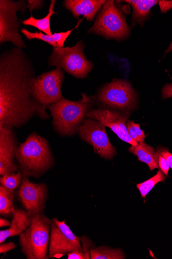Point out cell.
<instances>
[{
    "mask_svg": "<svg viewBox=\"0 0 172 259\" xmlns=\"http://www.w3.org/2000/svg\"><path fill=\"white\" fill-rule=\"evenodd\" d=\"M36 77L33 61L24 49L15 46L0 56V126L19 129L35 116L50 119L33 96Z\"/></svg>",
    "mask_w": 172,
    "mask_h": 259,
    "instance_id": "obj_1",
    "label": "cell"
},
{
    "mask_svg": "<svg viewBox=\"0 0 172 259\" xmlns=\"http://www.w3.org/2000/svg\"><path fill=\"white\" fill-rule=\"evenodd\" d=\"M16 159L23 176L37 179L51 170L55 164L48 140L35 132L19 144Z\"/></svg>",
    "mask_w": 172,
    "mask_h": 259,
    "instance_id": "obj_2",
    "label": "cell"
},
{
    "mask_svg": "<svg viewBox=\"0 0 172 259\" xmlns=\"http://www.w3.org/2000/svg\"><path fill=\"white\" fill-rule=\"evenodd\" d=\"M82 99L78 102L63 98L59 102L48 106L53 117L52 124L61 136H73L78 133L92 104L90 97L81 93Z\"/></svg>",
    "mask_w": 172,
    "mask_h": 259,
    "instance_id": "obj_3",
    "label": "cell"
},
{
    "mask_svg": "<svg viewBox=\"0 0 172 259\" xmlns=\"http://www.w3.org/2000/svg\"><path fill=\"white\" fill-rule=\"evenodd\" d=\"M52 219L34 214L29 227L19 235L22 253L28 259H48Z\"/></svg>",
    "mask_w": 172,
    "mask_h": 259,
    "instance_id": "obj_4",
    "label": "cell"
},
{
    "mask_svg": "<svg viewBox=\"0 0 172 259\" xmlns=\"http://www.w3.org/2000/svg\"><path fill=\"white\" fill-rule=\"evenodd\" d=\"M85 45L81 40L73 47L53 48L49 57V66L63 69L68 74L77 79H84L91 71L94 64L88 61L84 53Z\"/></svg>",
    "mask_w": 172,
    "mask_h": 259,
    "instance_id": "obj_5",
    "label": "cell"
},
{
    "mask_svg": "<svg viewBox=\"0 0 172 259\" xmlns=\"http://www.w3.org/2000/svg\"><path fill=\"white\" fill-rule=\"evenodd\" d=\"M88 34L101 35L107 39L124 40L130 35V28L124 15L112 0L106 1Z\"/></svg>",
    "mask_w": 172,
    "mask_h": 259,
    "instance_id": "obj_6",
    "label": "cell"
},
{
    "mask_svg": "<svg viewBox=\"0 0 172 259\" xmlns=\"http://www.w3.org/2000/svg\"><path fill=\"white\" fill-rule=\"evenodd\" d=\"M27 8L25 0H0V44L11 42L19 48H26L20 34V20L16 13L24 15Z\"/></svg>",
    "mask_w": 172,
    "mask_h": 259,
    "instance_id": "obj_7",
    "label": "cell"
},
{
    "mask_svg": "<svg viewBox=\"0 0 172 259\" xmlns=\"http://www.w3.org/2000/svg\"><path fill=\"white\" fill-rule=\"evenodd\" d=\"M64 73L60 67L36 77L32 83L33 96L44 111L48 106L59 102L62 98V86Z\"/></svg>",
    "mask_w": 172,
    "mask_h": 259,
    "instance_id": "obj_8",
    "label": "cell"
},
{
    "mask_svg": "<svg viewBox=\"0 0 172 259\" xmlns=\"http://www.w3.org/2000/svg\"><path fill=\"white\" fill-rule=\"evenodd\" d=\"M65 221H60L58 218L52 219L48 247L50 258H60L74 251L84 252L80 238L73 233Z\"/></svg>",
    "mask_w": 172,
    "mask_h": 259,
    "instance_id": "obj_9",
    "label": "cell"
},
{
    "mask_svg": "<svg viewBox=\"0 0 172 259\" xmlns=\"http://www.w3.org/2000/svg\"><path fill=\"white\" fill-rule=\"evenodd\" d=\"M80 138L91 145L95 153L106 160H112L116 150L107 135L106 127L90 118L85 120L78 132Z\"/></svg>",
    "mask_w": 172,
    "mask_h": 259,
    "instance_id": "obj_10",
    "label": "cell"
},
{
    "mask_svg": "<svg viewBox=\"0 0 172 259\" xmlns=\"http://www.w3.org/2000/svg\"><path fill=\"white\" fill-rule=\"evenodd\" d=\"M97 99L102 104L119 110H132L136 103V94L131 84L119 79L104 85Z\"/></svg>",
    "mask_w": 172,
    "mask_h": 259,
    "instance_id": "obj_11",
    "label": "cell"
},
{
    "mask_svg": "<svg viewBox=\"0 0 172 259\" xmlns=\"http://www.w3.org/2000/svg\"><path fill=\"white\" fill-rule=\"evenodd\" d=\"M48 195V187L45 183L32 182L29 177H23L17 197L27 212L32 215L44 214Z\"/></svg>",
    "mask_w": 172,
    "mask_h": 259,
    "instance_id": "obj_12",
    "label": "cell"
},
{
    "mask_svg": "<svg viewBox=\"0 0 172 259\" xmlns=\"http://www.w3.org/2000/svg\"><path fill=\"white\" fill-rule=\"evenodd\" d=\"M86 116L110 128L120 139L125 142L134 146L139 145L131 137L126 126V122L129 117L127 114H122L111 110L99 108L90 110L87 113Z\"/></svg>",
    "mask_w": 172,
    "mask_h": 259,
    "instance_id": "obj_13",
    "label": "cell"
},
{
    "mask_svg": "<svg viewBox=\"0 0 172 259\" xmlns=\"http://www.w3.org/2000/svg\"><path fill=\"white\" fill-rule=\"evenodd\" d=\"M18 147L16 134L13 128L0 126V175L20 171L15 161Z\"/></svg>",
    "mask_w": 172,
    "mask_h": 259,
    "instance_id": "obj_14",
    "label": "cell"
},
{
    "mask_svg": "<svg viewBox=\"0 0 172 259\" xmlns=\"http://www.w3.org/2000/svg\"><path fill=\"white\" fill-rule=\"evenodd\" d=\"M105 2V0H65L63 6L72 13L73 17L79 19L80 16H84L91 21Z\"/></svg>",
    "mask_w": 172,
    "mask_h": 259,
    "instance_id": "obj_15",
    "label": "cell"
},
{
    "mask_svg": "<svg viewBox=\"0 0 172 259\" xmlns=\"http://www.w3.org/2000/svg\"><path fill=\"white\" fill-rule=\"evenodd\" d=\"M12 211L13 219L10 228L0 231V244L4 243L9 238L20 235L31 224L33 215L26 210L17 209L14 206Z\"/></svg>",
    "mask_w": 172,
    "mask_h": 259,
    "instance_id": "obj_16",
    "label": "cell"
},
{
    "mask_svg": "<svg viewBox=\"0 0 172 259\" xmlns=\"http://www.w3.org/2000/svg\"><path fill=\"white\" fill-rule=\"evenodd\" d=\"M126 2L133 7V26L138 23L142 27L150 15L151 9L158 3L157 0H128Z\"/></svg>",
    "mask_w": 172,
    "mask_h": 259,
    "instance_id": "obj_17",
    "label": "cell"
},
{
    "mask_svg": "<svg viewBox=\"0 0 172 259\" xmlns=\"http://www.w3.org/2000/svg\"><path fill=\"white\" fill-rule=\"evenodd\" d=\"M74 30L75 29L66 32L55 33L52 35L44 34L41 32L32 33L25 29H22L21 32L30 40L38 39L51 45L54 48H62L66 40Z\"/></svg>",
    "mask_w": 172,
    "mask_h": 259,
    "instance_id": "obj_18",
    "label": "cell"
},
{
    "mask_svg": "<svg viewBox=\"0 0 172 259\" xmlns=\"http://www.w3.org/2000/svg\"><path fill=\"white\" fill-rule=\"evenodd\" d=\"M129 151L137 156L139 161L147 164L151 171L156 169H159L154 158L156 152L155 149L147 145L144 141L137 146H132L129 149Z\"/></svg>",
    "mask_w": 172,
    "mask_h": 259,
    "instance_id": "obj_19",
    "label": "cell"
},
{
    "mask_svg": "<svg viewBox=\"0 0 172 259\" xmlns=\"http://www.w3.org/2000/svg\"><path fill=\"white\" fill-rule=\"evenodd\" d=\"M56 3V0H52L48 14L45 17L36 19L32 14L30 18L22 21V23L24 25L35 27L46 35H52L51 18L53 15L58 14V12L54 11Z\"/></svg>",
    "mask_w": 172,
    "mask_h": 259,
    "instance_id": "obj_20",
    "label": "cell"
},
{
    "mask_svg": "<svg viewBox=\"0 0 172 259\" xmlns=\"http://www.w3.org/2000/svg\"><path fill=\"white\" fill-rule=\"evenodd\" d=\"M15 194V190H8L0 185V215L2 217L13 218L12 209L14 207L13 202Z\"/></svg>",
    "mask_w": 172,
    "mask_h": 259,
    "instance_id": "obj_21",
    "label": "cell"
},
{
    "mask_svg": "<svg viewBox=\"0 0 172 259\" xmlns=\"http://www.w3.org/2000/svg\"><path fill=\"white\" fill-rule=\"evenodd\" d=\"M91 259H122L125 258L124 252L120 249H113L102 246L91 250Z\"/></svg>",
    "mask_w": 172,
    "mask_h": 259,
    "instance_id": "obj_22",
    "label": "cell"
},
{
    "mask_svg": "<svg viewBox=\"0 0 172 259\" xmlns=\"http://www.w3.org/2000/svg\"><path fill=\"white\" fill-rule=\"evenodd\" d=\"M167 177L160 170L158 171L156 175L149 180L137 184V187L141 193L142 198H145L157 184L160 182H164Z\"/></svg>",
    "mask_w": 172,
    "mask_h": 259,
    "instance_id": "obj_23",
    "label": "cell"
},
{
    "mask_svg": "<svg viewBox=\"0 0 172 259\" xmlns=\"http://www.w3.org/2000/svg\"><path fill=\"white\" fill-rule=\"evenodd\" d=\"M23 175L20 171L18 172L1 176L0 183H1V185L7 189L15 191L20 187L23 180Z\"/></svg>",
    "mask_w": 172,
    "mask_h": 259,
    "instance_id": "obj_24",
    "label": "cell"
},
{
    "mask_svg": "<svg viewBox=\"0 0 172 259\" xmlns=\"http://www.w3.org/2000/svg\"><path fill=\"white\" fill-rule=\"evenodd\" d=\"M127 128L131 137L138 143L143 142L146 135L144 131L140 128V125L137 124L133 121H129L127 123Z\"/></svg>",
    "mask_w": 172,
    "mask_h": 259,
    "instance_id": "obj_25",
    "label": "cell"
},
{
    "mask_svg": "<svg viewBox=\"0 0 172 259\" xmlns=\"http://www.w3.org/2000/svg\"><path fill=\"white\" fill-rule=\"evenodd\" d=\"M154 158L158 164L159 168L164 174L168 176L170 168L166 159L157 151L155 153Z\"/></svg>",
    "mask_w": 172,
    "mask_h": 259,
    "instance_id": "obj_26",
    "label": "cell"
},
{
    "mask_svg": "<svg viewBox=\"0 0 172 259\" xmlns=\"http://www.w3.org/2000/svg\"><path fill=\"white\" fill-rule=\"evenodd\" d=\"M168 150V148L164 147H158L157 149V151L163 156L167 162L169 168L172 169V153Z\"/></svg>",
    "mask_w": 172,
    "mask_h": 259,
    "instance_id": "obj_27",
    "label": "cell"
},
{
    "mask_svg": "<svg viewBox=\"0 0 172 259\" xmlns=\"http://www.w3.org/2000/svg\"><path fill=\"white\" fill-rule=\"evenodd\" d=\"M28 8L32 14L33 11L43 8L45 2L42 0H28Z\"/></svg>",
    "mask_w": 172,
    "mask_h": 259,
    "instance_id": "obj_28",
    "label": "cell"
},
{
    "mask_svg": "<svg viewBox=\"0 0 172 259\" xmlns=\"http://www.w3.org/2000/svg\"><path fill=\"white\" fill-rule=\"evenodd\" d=\"M81 240L83 246V249L85 255V258H90V252L91 249H90V246H89L91 245L90 243L92 241L87 239V238L85 237H81Z\"/></svg>",
    "mask_w": 172,
    "mask_h": 259,
    "instance_id": "obj_29",
    "label": "cell"
},
{
    "mask_svg": "<svg viewBox=\"0 0 172 259\" xmlns=\"http://www.w3.org/2000/svg\"><path fill=\"white\" fill-rule=\"evenodd\" d=\"M161 12L162 13H166L169 10L172 9V1H165V0H160L158 2Z\"/></svg>",
    "mask_w": 172,
    "mask_h": 259,
    "instance_id": "obj_30",
    "label": "cell"
},
{
    "mask_svg": "<svg viewBox=\"0 0 172 259\" xmlns=\"http://www.w3.org/2000/svg\"><path fill=\"white\" fill-rule=\"evenodd\" d=\"M16 246L14 243L10 242L0 245V253L6 254L8 252L15 249Z\"/></svg>",
    "mask_w": 172,
    "mask_h": 259,
    "instance_id": "obj_31",
    "label": "cell"
},
{
    "mask_svg": "<svg viewBox=\"0 0 172 259\" xmlns=\"http://www.w3.org/2000/svg\"><path fill=\"white\" fill-rule=\"evenodd\" d=\"M162 97L163 99L172 98V84L164 86L162 91Z\"/></svg>",
    "mask_w": 172,
    "mask_h": 259,
    "instance_id": "obj_32",
    "label": "cell"
},
{
    "mask_svg": "<svg viewBox=\"0 0 172 259\" xmlns=\"http://www.w3.org/2000/svg\"><path fill=\"white\" fill-rule=\"evenodd\" d=\"M68 259H85V255L84 252L74 251L67 254Z\"/></svg>",
    "mask_w": 172,
    "mask_h": 259,
    "instance_id": "obj_33",
    "label": "cell"
},
{
    "mask_svg": "<svg viewBox=\"0 0 172 259\" xmlns=\"http://www.w3.org/2000/svg\"><path fill=\"white\" fill-rule=\"evenodd\" d=\"M11 222L9 221L4 219L3 218H0V227H10Z\"/></svg>",
    "mask_w": 172,
    "mask_h": 259,
    "instance_id": "obj_34",
    "label": "cell"
}]
</instances>
